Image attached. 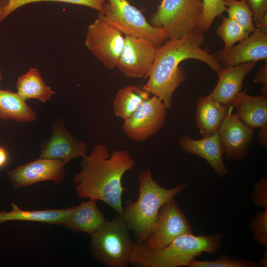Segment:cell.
Returning a JSON list of instances; mask_svg holds the SVG:
<instances>
[{
    "label": "cell",
    "mask_w": 267,
    "mask_h": 267,
    "mask_svg": "<svg viewBox=\"0 0 267 267\" xmlns=\"http://www.w3.org/2000/svg\"><path fill=\"white\" fill-rule=\"evenodd\" d=\"M82 169L74 178L77 195L106 203L119 214L123 211L122 184L125 173L135 166L127 150L110 154L108 147L95 145L89 155L83 157Z\"/></svg>",
    "instance_id": "6da1fadb"
},
{
    "label": "cell",
    "mask_w": 267,
    "mask_h": 267,
    "mask_svg": "<svg viewBox=\"0 0 267 267\" xmlns=\"http://www.w3.org/2000/svg\"><path fill=\"white\" fill-rule=\"evenodd\" d=\"M204 34L196 30L180 38L169 39L157 47L148 81L142 88L159 98L167 109L172 108L174 93L186 78L179 66L181 62L194 59L215 71L221 68L214 55L202 47Z\"/></svg>",
    "instance_id": "7a4b0ae2"
},
{
    "label": "cell",
    "mask_w": 267,
    "mask_h": 267,
    "mask_svg": "<svg viewBox=\"0 0 267 267\" xmlns=\"http://www.w3.org/2000/svg\"><path fill=\"white\" fill-rule=\"evenodd\" d=\"M224 234H183L164 247L155 249L144 242L133 243L130 264L136 267H187L189 263L203 252L214 254L222 244Z\"/></svg>",
    "instance_id": "3957f363"
},
{
    "label": "cell",
    "mask_w": 267,
    "mask_h": 267,
    "mask_svg": "<svg viewBox=\"0 0 267 267\" xmlns=\"http://www.w3.org/2000/svg\"><path fill=\"white\" fill-rule=\"evenodd\" d=\"M138 181L137 199L126 201L121 215L137 241L145 242L153 230L162 206L181 193L188 183L166 188L153 179L149 169L140 173Z\"/></svg>",
    "instance_id": "277c9868"
},
{
    "label": "cell",
    "mask_w": 267,
    "mask_h": 267,
    "mask_svg": "<svg viewBox=\"0 0 267 267\" xmlns=\"http://www.w3.org/2000/svg\"><path fill=\"white\" fill-rule=\"evenodd\" d=\"M133 242L129 229L121 214L106 221L103 225L91 235L90 248L94 258L109 267H127Z\"/></svg>",
    "instance_id": "5b68a950"
},
{
    "label": "cell",
    "mask_w": 267,
    "mask_h": 267,
    "mask_svg": "<svg viewBox=\"0 0 267 267\" xmlns=\"http://www.w3.org/2000/svg\"><path fill=\"white\" fill-rule=\"evenodd\" d=\"M203 7L202 0H162L149 23L163 29L168 39H179L197 30Z\"/></svg>",
    "instance_id": "8992f818"
},
{
    "label": "cell",
    "mask_w": 267,
    "mask_h": 267,
    "mask_svg": "<svg viewBox=\"0 0 267 267\" xmlns=\"http://www.w3.org/2000/svg\"><path fill=\"white\" fill-rule=\"evenodd\" d=\"M107 0L103 6V16L126 36L146 39L157 47L168 39L163 29L151 26L127 0Z\"/></svg>",
    "instance_id": "52a82bcc"
},
{
    "label": "cell",
    "mask_w": 267,
    "mask_h": 267,
    "mask_svg": "<svg viewBox=\"0 0 267 267\" xmlns=\"http://www.w3.org/2000/svg\"><path fill=\"white\" fill-rule=\"evenodd\" d=\"M85 45L91 53L109 69L116 67L125 37L108 22L101 12L90 24L86 34Z\"/></svg>",
    "instance_id": "ba28073f"
},
{
    "label": "cell",
    "mask_w": 267,
    "mask_h": 267,
    "mask_svg": "<svg viewBox=\"0 0 267 267\" xmlns=\"http://www.w3.org/2000/svg\"><path fill=\"white\" fill-rule=\"evenodd\" d=\"M186 234H193L192 228L173 198L161 207L153 230L144 243L151 248L159 249Z\"/></svg>",
    "instance_id": "9c48e42d"
},
{
    "label": "cell",
    "mask_w": 267,
    "mask_h": 267,
    "mask_svg": "<svg viewBox=\"0 0 267 267\" xmlns=\"http://www.w3.org/2000/svg\"><path fill=\"white\" fill-rule=\"evenodd\" d=\"M167 109L157 96L150 97L132 116L124 120L122 130L132 140L145 141L163 127L167 118Z\"/></svg>",
    "instance_id": "30bf717a"
},
{
    "label": "cell",
    "mask_w": 267,
    "mask_h": 267,
    "mask_svg": "<svg viewBox=\"0 0 267 267\" xmlns=\"http://www.w3.org/2000/svg\"><path fill=\"white\" fill-rule=\"evenodd\" d=\"M157 47L146 39L126 36L116 67L128 77L147 78Z\"/></svg>",
    "instance_id": "8fae6325"
},
{
    "label": "cell",
    "mask_w": 267,
    "mask_h": 267,
    "mask_svg": "<svg viewBox=\"0 0 267 267\" xmlns=\"http://www.w3.org/2000/svg\"><path fill=\"white\" fill-rule=\"evenodd\" d=\"M236 45L223 48L214 55L221 67L227 68L249 62L267 60V34L255 28Z\"/></svg>",
    "instance_id": "7c38bea8"
},
{
    "label": "cell",
    "mask_w": 267,
    "mask_h": 267,
    "mask_svg": "<svg viewBox=\"0 0 267 267\" xmlns=\"http://www.w3.org/2000/svg\"><path fill=\"white\" fill-rule=\"evenodd\" d=\"M66 163L63 160L40 157L8 172L7 175L15 188L45 180L59 183L65 178Z\"/></svg>",
    "instance_id": "4fadbf2b"
},
{
    "label": "cell",
    "mask_w": 267,
    "mask_h": 267,
    "mask_svg": "<svg viewBox=\"0 0 267 267\" xmlns=\"http://www.w3.org/2000/svg\"><path fill=\"white\" fill-rule=\"evenodd\" d=\"M218 132L226 158L241 160L245 157L254 138V129L244 124L236 113L229 110Z\"/></svg>",
    "instance_id": "5bb4252c"
},
{
    "label": "cell",
    "mask_w": 267,
    "mask_h": 267,
    "mask_svg": "<svg viewBox=\"0 0 267 267\" xmlns=\"http://www.w3.org/2000/svg\"><path fill=\"white\" fill-rule=\"evenodd\" d=\"M88 145L74 137L60 119L52 125L50 138L41 146L40 157L64 161L66 162L87 154Z\"/></svg>",
    "instance_id": "9a60e30c"
},
{
    "label": "cell",
    "mask_w": 267,
    "mask_h": 267,
    "mask_svg": "<svg viewBox=\"0 0 267 267\" xmlns=\"http://www.w3.org/2000/svg\"><path fill=\"white\" fill-rule=\"evenodd\" d=\"M255 61L234 66L221 67L217 71L218 81L209 95L220 103L231 107L242 91V86L245 77L255 68Z\"/></svg>",
    "instance_id": "2e32d148"
},
{
    "label": "cell",
    "mask_w": 267,
    "mask_h": 267,
    "mask_svg": "<svg viewBox=\"0 0 267 267\" xmlns=\"http://www.w3.org/2000/svg\"><path fill=\"white\" fill-rule=\"evenodd\" d=\"M179 144L185 152L205 159L220 177L223 178L227 174L228 169L222 159L223 150L218 131L198 140L182 135L179 138Z\"/></svg>",
    "instance_id": "e0dca14e"
},
{
    "label": "cell",
    "mask_w": 267,
    "mask_h": 267,
    "mask_svg": "<svg viewBox=\"0 0 267 267\" xmlns=\"http://www.w3.org/2000/svg\"><path fill=\"white\" fill-rule=\"evenodd\" d=\"M97 201L89 199L77 206L71 207L63 225L90 235L95 232L106 221L102 212L97 207Z\"/></svg>",
    "instance_id": "ac0fdd59"
},
{
    "label": "cell",
    "mask_w": 267,
    "mask_h": 267,
    "mask_svg": "<svg viewBox=\"0 0 267 267\" xmlns=\"http://www.w3.org/2000/svg\"><path fill=\"white\" fill-rule=\"evenodd\" d=\"M232 106L240 120L251 128L259 129L267 125V96H254L242 91Z\"/></svg>",
    "instance_id": "d6986e66"
},
{
    "label": "cell",
    "mask_w": 267,
    "mask_h": 267,
    "mask_svg": "<svg viewBox=\"0 0 267 267\" xmlns=\"http://www.w3.org/2000/svg\"><path fill=\"white\" fill-rule=\"evenodd\" d=\"M229 108L217 102L209 94L198 99L196 120L203 137L218 130Z\"/></svg>",
    "instance_id": "ffe728a7"
},
{
    "label": "cell",
    "mask_w": 267,
    "mask_h": 267,
    "mask_svg": "<svg viewBox=\"0 0 267 267\" xmlns=\"http://www.w3.org/2000/svg\"><path fill=\"white\" fill-rule=\"evenodd\" d=\"M11 206L10 212H0V223L9 221H23L63 224L71 209L28 211L20 209L12 202Z\"/></svg>",
    "instance_id": "44dd1931"
},
{
    "label": "cell",
    "mask_w": 267,
    "mask_h": 267,
    "mask_svg": "<svg viewBox=\"0 0 267 267\" xmlns=\"http://www.w3.org/2000/svg\"><path fill=\"white\" fill-rule=\"evenodd\" d=\"M17 89L18 95L25 101L33 98L44 103L50 100L53 94H56L46 85L39 71L33 67L18 78Z\"/></svg>",
    "instance_id": "7402d4cb"
},
{
    "label": "cell",
    "mask_w": 267,
    "mask_h": 267,
    "mask_svg": "<svg viewBox=\"0 0 267 267\" xmlns=\"http://www.w3.org/2000/svg\"><path fill=\"white\" fill-rule=\"evenodd\" d=\"M150 93L134 85H128L120 89L113 101L115 115L124 120L132 116L150 98Z\"/></svg>",
    "instance_id": "603a6c76"
},
{
    "label": "cell",
    "mask_w": 267,
    "mask_h": 267,
    "mask_svg": "<svg viewBox=\"0 0 267 267\" xmlns=\"http://www.w3.org/2000/svg\"><path fill=\"white\" fill-rule=\"evenodd\" d=\"M36 117L35 111L17 93L0 89V119L27 123Z\"/></svg>",
    "instance_id": "cb8c5ba5"
},
{
    "label": "cell",
    "mask_w": 267,
    "mask_h": 267,
    "mask_svg": "<svg viewBox=\"0 0 267 267\" xmlns=\"http://www.w3.org/2000/svg\"><path fill=\"white\" fill-rule=\"evenodd\" d=\"M106 0H0V22L15 10L25 5L42 1L65 2L86 6L103 12Z\"/></svg>",
    "instance_id": "d4e9b609"
},
{
    "label": "cell",
    "mask_w": 267,
    "mask_h": 267,
    "mask_svg": "<svg viewBox=\"0 0 267 267\" xmlns=\"http://www.w3.org/2000/svg\"><path fill=\"white\" fill-rule=\"evenodd\" d=\"M228 17L231 18L249 34L255 29L252 13L245 0H223Z\"/></svg>",
    "instance_id": "484cf974"
},
{
    "label": "cell",
    "mask_w": 267,
    "mask_h": 267,
    "mask_svg": "<svg viewBox=\"0 0 267 267\" xmlns=\"http://www.w3.org/2000/svg\"><path fill=\"white\" fill-rule=\"evenodd\" d=\"M217 33L224 44V48H229L234 44L247 38L249 33L240 25L229 17H223Z\"/></svg>",
    "instance_id": "4316f807"
},
{
    "label": "cell",
    "mask_w": 267,
    "mask_h": 267,
    "mask_svg": "<svg viewBox=\"0 0 267 267\" xmlns=\"http://www.w3.org/2000/svg\"><path fill=\"white\" fill-rule=\"evenodd\" d=\"M188 267H259L258 262L247 259H239L222 254L213 261H199L195 258L188 264Z\"/></svg>",
    "instance_id": "83f0119b"
},
{
    "label": "cell",
    "mask_w": 267,
    "mask_h": 267,
    "mask_svg": "<svg viewBox=\"0 0 267 267\" xmlns=\"http://www.w3.org/2000/svg\"><path fill=\"white\" fill-rule=\"evenodd\" d=\"M203 4V12L197 30L204 33L208 31L214 20L220 16L226 7L223 0H202Z\"/></svg>",
    "instance_id": "f1b7e54d"
},
{
    "label": "cell",
    "mask_w": 267,
    "mask_h": 267,
    "mask_svg": "<svg viewBox=\"0 0 267 267\" xmlns=\"http://www.w3.org/2000/svg\"><path fill=\"white\" fill-rule=\"evenodd\" d=\"M249 227L254 240L267 247V209L258 212L249 223Z\"/></svg>",
    "instance_id": "f546056e"
},
{
    "label": "cell",
    "mask_w": 267,
    "mask_h": 267,
    "mask_svg": "<svg viewBox=\"0 0 267 267\" xmlns=\"http://www.w3.org/2000/svg\"><path fill=\"white\" fill-rule=\"evenodd\" d=\"M251 199L255 205L267 209V178L263 177L254 184Z\"/></svg>",
    "instance_id": "4dcf8cb0"
},
{
    "label": "cell",
    "mask_w": 267,
    "mask_h": 267,
    "mask_svg": "<svg viewBox=\"0 0 267 267\" xmlns=\"http://www.w3.org/2000/svg\"><path fill=\"white\" fill-rule=\"evenodd\" d=\"M253 15L256 25L267 14V0H245Z\"/></svg>",
    "instance_id": "1f68e13d"
},
{
    "label": "cell",
    "mask_w": 267,
    "mask_h": 267,
    "mask_svg": "<svg viewBox=\"0 0 267 267\" xmlns=\"http://www.w3.org/2000/svg\"><path fill=\"white\" fill-rule=\"evenodd\" d=\"M254 82L261 84L262 87L267 86V61L258 71L254 79Z\"/></svg>",
    "instance_id": "d6a6232c"
},
{
    "label": "cell",
    "mask_w": 267,
    "mask_h": 267,
    "mask_svg": "<svg viewBox=\"0 0 267 267\" xmlns=\"http://www.w3.org/2000/svg\"><path fill=\"white\" fill-rule=\"evenodd\" d=\"M258 139L261 146L266 148L267 146V125L259 129Z\"/></svg>",
    "instance_id": "836d02e7"
},
{
    "label": "cell",
    "mask_w": 267,
    "mask_h": 267,
    "mask_svg": "<svg viewBox=\"0 0 267 267\" xmlns=\"http://www.w3.org/2000/svg\"><path fill=\"white\" fill-rule=\"evenodd\" d=\"M257 28L267 34V14L256 25Z\"/></svg>",
    "instance_id": "e575fe53"
},
{
    "label": "cell",
    "mask_w": 267,
    "mask_h": 267,
    "mask_svg": "<svg viewBox=\"0 0 267 267\" xmlns=\"http://www.w3.org/2000/svg\"><path fill=\"white\" fill-rule=\"evenodd\" d=\"M7 160V154L5 150L0 147V168L5 165Z\"/></svg>",
    "instance_id": "d590c367"
},
{
    "label": "cell",
    "mask_w": 267,
    "mask_h": 267,
    "mask_svg": "<svg viewBox=\"0 0 267 267\" xmlns=\"http://www.w3.org/2000/svg\"><path fill=\"white\" fill-rule=\"evenodd\" d=\"M258 263L259 267H267V250H265L263 253V258L260 259Z\"/></svg>",
    "instance_id": "8d00e7d4"
},
{
    "label": "cell",
    "mask_w": 267,
    "mask_h": 267,
    "mask_svg": "<svg viewBox=\"0 0 267 267\" xmlns=\"http://www.w3.org/2000/svg\"><path fill=\"white\" fill-rule=\"evenodd\" d=\"M3 77L2 75V73L1 71V70L0 69V84H1L2 81Z\"/></svg>",
    "instance_id": "74e56055"
}]
</instances>
